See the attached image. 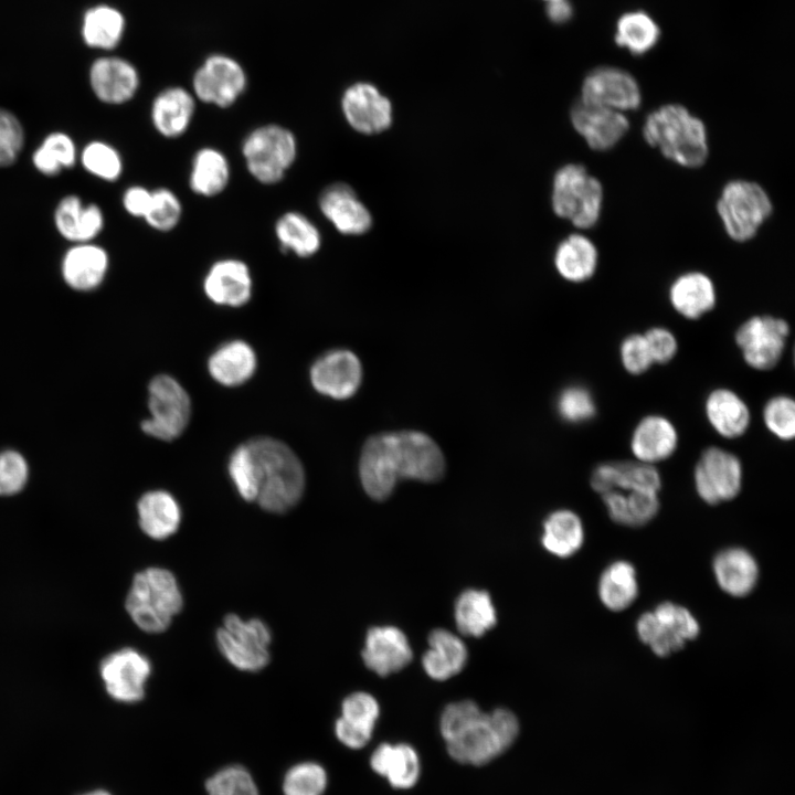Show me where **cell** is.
Instances as JSON below:
<instances>
[{
    "label": "cell",
    "instance_id": "6da1fadb",
    "mask_svg": "<svg viewBox=\"0 0 795 795\" xmlns=\"http://www.w3.org/2000/svg\"><path fill=\"white\" fill-rule=\"evenodd\" d=\"M444 469L445 460L438 445L417 431L370 437L362 448L359 464L362 486L375 500L388 498L401 478L434 481L442 477Z\"/></svg>",
    "mask_w": 795,
    "mask_h": 795
},
{
    "label": "cell",
    "instance_id": "7a4b0ae2",
    "mask_svg": "<svg viewBox=\"0 0 795 795\" xmlns=\"http://www.w3.org/2000/svg\"><path fill=\"white\" fill-rule=\"evenodd\" d=\"M642 134L650 147L681 167L699 168L707 161L706 125L683 105L666 104L649 113Z\"/></svg>",
    "mask_w": 795,
    "mask_h": 795
},
{
    "label": "cell",
    "instance_id": "3957f363",
    "mask_svg": "<svg viewBox=\"0 0 795 795\" xmlns=\"http://www.w3.org/2000/svg\"><path fill=\"white\" fill-rule=\"evenodd\" d=\"M258 477L259 506L282 513L293 508L305 488V474L295 453L284 443L269 437L247 442Z\"/></svg>",
    "mask_w": 795,
    "mask_h": 795
},
{
    "label": "cell",
    "instance_id": "277c9868",
    "mask_svg": "<svg viewBox=\"0 0 795 795\" xmlns=\"http://www.w3.org/2000/svg\"><path fill=\"white\" fill-rule=\"evenodd\" d=\"M183 597L174 575L167 569L138 572L126 596L125 607L132 622L146 633L166 630L181 611Z\"/></svg>",
    "mask_w": 795,
    "mask_h": 795
},
{
    "label": "cell",
    "instance_id": "5b68a950",
    "mask_svg": "<svg viewBox=\"0 0 795 795\" xmlns=\"http://www.w3.org/2000/svg\"><path fill=\"white\" fill-rule=\"evenodd\" d=\"M241 152L248 173L258 183H279L296 161L298 144L294 132L278 124H265L243 139Z\"/></svg>",
    "mask_w": 795,
    "mask_h": 795
},
{
    "label": "cell",
    "instance_id": "8992f818",
    "mask_svg": "<svg viewBox=\"0 0 795 795\" xmlns=\"http://www.w3.org/2000/svg\"><path fill=\"white\" fill-rule=\"evenodd\" d=\"M603 195L601 181L583 165H564L553 177L552 210L580 230L591 229L598 222Z\"/></svg>",
    "mask_w": 795,
    "mask_h": 795
},
{
    "label": "cell",
    "instance_id": "52a82bcc",
    "mask_svg": "<svg viewBox=\"0 0 795 795\" xmlns=\"http://www.w3.org/2000/svg\"><path fill=\"white\" fill-rule=\"evenodd\" d=\"M772 211L767 192L750 180L729 181L717 201V212L725 233L739 243L752 240Z\"/></svg>",
    "mask_w": 795,
    "mask_h": 795
},
{
    "label": "cell",
    "instance_id": "ba28073f",
    "mask_svg": "<svg viewBox=\"0 0 795 795\" xmlns=\"http://www.w3.org/2000/svg\"><path fill=\"white\" fill-rule=\"evenodd\" d=\"M272 634L258 618L243 619L230 614L216 632V645L224 658L243 671H259L269 661Z\"/></svg>",
    "mask_w": 795,
    "mask_h": 795
},
{
    "label": "cell",
    "instance_id": "9c48e42d",
    "mask_svg": "<svg viewBox=\"0 0 795 795\" xmlns=\"http://www.w3.org/2000/svg\"><path fill=\"white\" fill-rule=\"evenodd\" d=\"M640 640L660 657L683 647L699 635V624L685 607L670 602L659 604L654 612L643 614L636 624Z\"/></svg>",
    "mask_w": 795,
    "mask_h": 795
},
{
    "label": "cell",
    "instance_id": "30bf717a",
    "mask_svg": "<svg viewBox=\"0 0 795 795\" xmlns=\"http://www.w3.org/2000/svg\"><path fill=\"white\" fill-rule=\"evenodd\" d=\"M191 86L195 99L219 108H227L246 91L247 75L237 60L214 53L195 70Z\"/></svg>",
    "mask_w": 795,
    "mask_h": 795
},
{
    "label": "cell",
    "instance_id": "8fae6325",
    "mask_svg": "<svg viewBox=\"0 0 795 795\" xmlns=\"http://www.w3.org/2000/svg\"><path fill=\"white\" fill-rule=\"evenodd\" d=\"M149 410L151 418L142 422L144 432L162 441H172L187 427L191 403L179 382L162 374L149 384Z\"/></svg>",
    "mask_w": 795,
    "mask_h": 795
},
{
    "label": "cell",
    "instance_id": "7c38bea8",
    "mask_svg": "<svg viewBox=\"0 0 795 795\" xmlns=\"http://www.w3.org/2000/svg\"><path fill=\"white\" fill-rule=\"evenodd\" d=\"M788 333L789 326L784 319L754 316L738 328L735 342L751 368L765 371L781 360Z\"/></svg>",
    "mask_w": 795,
    "mask_h": 795
},
{
    "label": "cell",
    "instance_id": "4fadbf2b",
    "mask_svg": "<svg viewBox=\"0 0 795 795\" xmlns=\"http://www.w3.org/2000/svg\"><path fill=\"white\" fill-rule=\"evenodd\" d=\"M742 479L740 459L719 447L704 449L693 471L696 490L699 497L710 505L736 497L742 488Z\"/></svg>",
    "mask_w": 795,
    "mask_h": 795
},
{
    "label": "cell",
    "instance_id": "5bb4252c",
    "mask_svg": "<svg viewBox=\"0 0 795 795\" xmlns=\"http://www.w3.org/2000/svg\"><path fill=\"white\" fill-rule=\"evenodd\" d=\"M99 674L107 693L113 699L134 703L145 696L151 664L138 650L126 647L105 657L100 662Z\"/></svg>",
    "mask_w": 795,
    "mask_h": 795
},
{
    "label": "cell",
    "instance_id": "9a60e30c",
    "mask_svg": "<svg viewBox=\"0 0 795 795\" xmlns=\"http://www.w3.org/2000/svg\"><path fill=\"white\" fill-rule=\"evenodd\" d=\"M580 99L625 113L639 108L642 92L636 78L627 71L600 66L584 77Z\"/></svg>",
    "mask_w": 795,
    "mask_h": 795
},
{
    "label": "cell",
    "instance_id": "2e32d148",
    "mask_svg": "<svg viewBox=\"0 0 795 795\" xmlns=\"http://www.w3.org/2000/svg\"><path fill=\"white\" fill-rule=\"evenodd\" d=\"M340 106L348 125L360 134H380L392 124L390 99L371 83L357 82L348 86Z\"/></svg>",
    "mask_w": 795,
    "mask_h": 795
},
{
    "label": "cell",
    "instance_id": "e0dca14e",
    "mask_svg": "<svg viewBox=\"0 0 795 795\" xmlns=\"http://www.w3.org/2000/svg\"><path fill=\"white\" fill-rule=\"evenodd\" d=\"M573 128L592 150L606 151L614 148L629 129L625 113L603 106L574 103L570 112Z\"/></svg>",
    "mask_w": 795,
    "mask_h": 795
},
{
    "label": "cell",
    "instance_id": "ac0fdd59",
    "mask_svg": "<svg viewBox=\"0 0 795 795\" xmlns=\"http://www.w3.org/2000/svg\"><path fill=\"white\" fill-rule=\"evenodd\" d=\"M88 82L99 102L115 106L135 97L140 86V76L131 62L118 56H104L91 65Z\"/></svg>",
    "mask_w": 795,
    "mask_h": 795
},
{
    "label": "cell",
    "instance_id": "d6986e66",
    "mask_svg": "<svg viewBox=\"0 0 795 795\" xmlns=\"http://www.w3.org/2000/svg\"><path fill=\"white\" fill-rule=\"evenodd\" d=\"M314 388L333 399H348L359 389L362 367L348 350H333L319 358L310 371Z\"/></svg>",
    "mask_w": 795,
    "mask_h": 795
},
{
    "label": "cell",
    "instance_id": "ffe728a7",
    "mask_svg": "<svg viewBox=\"0 0 795 795\" xmlns=\"http://www.w3.org/2000/svg\"><path fill=\"white\" fill-rule=\"evenodd\" d=\"M318 205L322 215L343 235H361L372 226L370 211L344 182L327 186L319 195Z\"/></svg>",
    "mask_w": 795,
    "mask_h": 795
},
{
    "label": "cell",
    "instance_id": "44dd1931",
    "mask_svg": "<svg viewBox=\"0 0 795 795\" xmlns=\"http://www.w3.org/2000/svg\"><path fill=\"white\" fill-rule=\"evenodd\" d=\"M253 280L248 265L227 257L214 262L203 279L206 297L216 305L241 307L252 296Z\"/></svg>",
    "mask_w": 795,
    "mask_h": 795
},
{
    "label": "cell",
    "instance_id": "7402d4cb",
    "mask_svg": "<svg viewBox=\"0 0 795 795\" xmlns=\"http://www.w3.org/2000/svg\"><path fill=\"white\" fill-rule=\"evenodd\" d=\"M56 232L72 244L94 242L105 227V215L96 203H85L76 194H66L53 212Z\"/></svg>",
    "mask_w": 795,
    "mask_h": 795
},
{
    "label": "cell",
    "instance_id": "603a6c76",
    "mask_svg": "<svg viewBox=\"0 0 795 795\" xmlns=\"http://www.w3.org/2000/svg\"><path fill=\"white\" fill-rule=\"evenodd\" d=\"M109 268V254L95 242L72 244L63 254L61 274L74 290L88 292L97 288Z\"/></svg>",
    "mask_w": 795,
    "mask_h": 795
},
{
    "label": "cell",
    "instance_id": "cb8c5ba5",
    "mask_svg": "<svg viewBox=\"0 0 795 795\" xmlns=\"http://www.w3.org/2000/svg\"><path fill=\"white\" fill-rule=\"evenodd\" d=\"M362 658L370 670L384 677L403 669L412 659V649L398 627L375 626L365 636Z\"/></svg>",
    "mask_w": 795,
    "mask_h": 795
},
{
    "label": "cell",
    "instance_id": "d4e9b609",
    "mask_svg": "<svg viewBox=\"0 0 795 795\" xmlns=\"http://www.w3.org/2000/svg\"><path fill=\"white\" fill-rule=\"evenodd\" d=\"M197 99L182 86H169L152 99L150 120L162 137L174 139L184 135L195 115Z\"/></svg>",
    "mask_w": 795,
    "mask_h": 795
},
{
    "label": "cell",
    "instance_id": "484cf974",
    "mask_svg": "<svg viewBox=\"0 0 795 795\" xmlns=\"http://www.w3.org/2000/svg\"><path fill=\"white\" fill-rule=\"evenodd\" d=\"M591 485L601 495L611 490L658 492L661 479L654 465L642 462L605 463L593 470Z\"/></svg>",
    "mask_w": 795,
    "mask_h": 795
},
{
    "label": "cell",
    "instance_id": "4316f807",
    "mask_svg": "<svg viewBox=\"0 0 795 795\" xmlns=\"http://www.w3.org/2000/svg\"><path fill=\"white\" fill-rule=\"evenodd\" d=\"M678 445L675 425L665 416L648 415L638 422L630 438V449L638 462L654 465L669 458Z\"/></svg>",
    "mask_w": 795,
    "mask_h": 795
},
{
    "label": "cell",
    "instance_id": "83f0119b",
    "mask_svg": "<svg viewBox=\"0 0 795 795\" xmlns=\"http://www.w3.org/2000/svg\"><path fill=\"white\" fill-rule=\"evenodd\" d=\"M446 750L456 762L475 766L485 765L507 751L487 713L466 732L446 742Z\"/></svg>",
    "mask_w": 795,
    "mask_h": 795
},
{
    "label": "cell",
    "instance_id": "f1b7e54d",
    "mask_svg": "<svg viewBox=\"0 0 795 795\" xmlns=\"http://www.w3.org/2000/svg\"><path fill=\"white\" fill-rule=\"evenodd\" d=\"M668 295L672 308L687 319H699L717 303L714 284L701 272L679 275L671 283Z\"/></svg>",
    "mask_w": 795,
    "mask_h": 795
},
{
    "label": "cell",
    "instance_id": "f546056e",
    "mask_svg": "<svg viewBox=\"0 0 795 795\" xmlns=\"http://www.w3.org/2000/svg\"><path fill=\"white\" fill-rule=\"evenodd\" d=\"M371 768L399 789L413 787L420 777L417 752L409 744L382 743L370 757Z\"/></svg>",
    "mask_w": 795,
    "mask_h": 795
},
{
    "label": "cell",
    "instance_id": "4dcf8cb0",
    "mask_svg": "<svg viewBox=\"0 0 795 795\" xmlns=\"http://www.w3.org/2000/svg\"><path fill=\"white\" fill-rule=\"evenodd\" d=\"M704 411L708 422L722 437H740L750 426V410L732 390L720 388L710 392L706 399Z\"/></svg>",
    "mask_w": 795,
    "mask_h": 795
},
{
    "label": "cell",
    "instance_id": "1f68e13d",
    "mask_svg": "<svg viewBox=\"0 0 795 795\" xmlns=\"http://www.w3.org/2000/svg\"><path fill=\"white\" fill-rule=\"evenodd\" d=\"M428 650L423 655L425 672L434 680H447L460 672L468 658L463 640L444 628L434 629L428 636Z\"/></svg>",
    "mask_w": 795,
    "mask_h": 795
},
{
    "label": "cell",
    "instance_id": "d6a6232c",
    "mask_svg": "<svg viewBox=\"0 0 795 795\" xmlns=\"http://www.w3.org/2000/svg\"><path fill=\"white\" fill-rule=\"evenodd\" d=\"M713 571L722 591L736 597L751 593L759 577L756 561L742 548H730L718 553Z\"/></svg>",
    "mask_w": 795,
    "mask_h": 795
},
{
    "label": "cell",
    "instance_id": "836d02e7",
    "mask_svg": "<svg viewBox=\"0 0 795 795\" xmlns=\"http://www.w3.org/2000/svg\"><path fill=\"white\" fill-rule=\"evenodd\" d=\"M231 166L227 157L214 147H202L193 156L189 172V188L203 198L221 194L230 183Z\"/></svg>",
    "mask_w": 795,
    "mask_h": 795
},
{
    "label": "cell",
    "instance_id": "e575fe53",
    "mask_svg": "<svg viewBox=\"0 0 795 795\" xmlns=\"http://www.w3.org/2000/svg\"><path fill=\"white\" fill-rule=\"evenodd\" d=\"M137 511L140 529L155 540L172 536L181 521L179 504L163 490L145 494L138 501Z\"/></svg>",
    "mask_w": 795,
    "mask_h": 795
},
{
    "label": "cell",
    "instance_id": "d590c367",
    "mask_svg": "<svg viewBox=\"0 0 795 795\" xmlns=\"http://www.w3.org/2000/svg\"><path fill=\"white\" fill-rule=\"evenodd\" d=\"M597 259L596 246L580 233L563 239L554 253V266L558 273L571 283L589 280L596 271Z\"/></svg>",
    "mask_w": 795,
    "mask_h": 795
},
{
    "label": "cell",
    "instance_id": "8d00e7d4",
    "mask_svg": "<svg viewBox=\"0 0 795 795\" xmlns=\"http://www.w3.org/2000/svg\"><path fill=\"white\" fill-rule=\"evenodd\" d=\"M274 233L284 252L300 258L316 255L321 247V234L317 225L298 211H287L275 222Z\"/></svg>",
    "mask_w": 795,
    "mask_h": 795
},
{
    "label": "cell",
    "instance_id": "74e56055",
    "mask_svg": "<svg viewBox=\"0 0 795 795\" xmlns=\"http://www.w3.org/2000/svg\"><path fill=\"white\" fill-rule=\"evenodd\" d=\"M256 369L254 350L235 340L220 347L209 360V371L223 385L235 386L247 381Z\"/></svg>",
    "mask_w": 795,
    "mask_h": 795
},
{
    "label": "cell",
    "instance_id": "f35d334b",
    "mask_svg": "<svg viewBox=\"0 0 795 795\" xmlns=\"http://www.w3.org/2000/svg\"><path fill=\"white\" fill-rule=\"evenodd\" d=\"M454 616L458 630L471 637L483 636L497 621L490 595L476 589L466 590L458 596Z\"/></svg>",
    "mask_w": 795,
    "mask_h": 795
},
{
    "label": "cell",
    "instance_id": "ab89813d",
    "mask_svg": "<svg viewBox=\"0 0 795 795\" xmlns=\"http://www.w3.org/2000/svg\"><path fill=\"white\" fill-rule=\"evenodd\" d=\"M541 540L550 553L560 558L571 556L583 544L582 521L573 511L556 510L545 519Z\"/></svg>",
    "mask_w": 795,
    "mask_h": 795
},
{
    "label": "cell",
    "instance_id": "60d3db41",
    "mask_svg": "<svg viewBox=\"0 0 795 795\" xmlns=\"http://www.w3.org/2000/svg\"><path fill=\"white\" fill-rule=\"evenodd\" d=\"M125 26V18L118 9L100 4L86 11L82 35L92 47L112 50L121 41Z\"/></svg>",
    "mask_w": 795,
    "mask_h": 795
},
{
    "label": "cell",
    "instance_id": "b9f144b4",
    "mask_svg": "<svg viewBox=\"0 0 795 795\" xmlns=\"http://www.w3.org/2000/svg\"><path fill=\"white\" fill-rule=\"evenodd\" d=\"M638 584L634 566L626 561L612 563L601 575L598 595L611 611L627 608L637 597Z\"/></svg>",
    "mask_w": 795,
    "mask_h": 795
},
{
    "label": "cell",
    "instance_id": "7bdbcfd3",
    "mask_svg": "<svg viewBox=\"0 0 795 795\" xmlns=\"http://www.w3.org/2000/svg\"><path fill=\"white\" fill-rule=\"evenodd\" d=\"M660 30L644 11L626 12L616 23L615 42L635 55L645 54L658 42Z\"/></svg>",
    "mask_w": 795,
    "mask_h": 795
},
{
    "label": "cell",
    "instance_id": "ee69618b",
    "mask_svg": "<svg viewBox=\"0 0 795 795\" xmlns=\"http://www.w3.org/2000/svg\"><path fill=\"white\" fill-rule=\"evenodd\" d=\"M78 161L87 173L105 182L117 181L124 171L119 151L103 140L87 142L78 153Z\"/></svg>",
    "mask_w": 795,
    "mask_h": 795
},
{
    "label": "cell",
    "instance_id": "f6af8a7d",
    "mask_svg": "<svg viewBox=\"0 0 795 795\" xmlns=\"http://www.w3.org/2000/svg\"><path fill=\"white\" fill-rule=\"evenodd\" d=\"M328 786L326 768L316 761H301L284 774L283 795H324Z\"/></svg>",
    "mask_w": 795,
    "mask_h": 795
},
{
    "label": "cell",
    "instance_id": "bcb514c9",
    "mask_svg": "<svg viewBox=\"0 0 795 795\" xmlns=\"http://www.w3.org/2000/svg\"><path fill=\"white\" fill-rule=\"evenodd\" d=\"M206 795H259L258 786L251 772L240 765L221 767L204 783Z\"/></svg>",
    "mask_w": 795,
    "mask_h": 795
},
{
    "label": "cell",
    "instance_id": "7dc6e473",
    "mask_svg": "<svg viewBox=\"0 0 795 795\" xmlns=\"http://www.w3.org/2000/svg\"><path fill=\"white\" fill-rule=\"evenodd\" d=\"M182 212L179 197L168 188H158L152 190L151 202L142 220L156 231L169 232L177 227Z\"/></svg>",
    "mask_w": 795,
    "mask_h": 795
},
{
    "label": "cell",
    "instance_id": "c3c4849f",
    "mask_svg": "<svg viewBox=\"0 0 795 795\" xmlns=\"http://www.w3.org/2000/svg\"><path fill=\"white\" fill-rule=\"evenodd\" d=\"M229 473L241 497L247 501L256 500L258 495L257 469L247 443L233 452L229 463Z\"/></svg>",
    "mask_w": 795,
    "mask_h": 795
},
{
    "label": "cell",
    "instance_id": "681fc988",
    "mask_svg": "<svg viewBox=\"0 0 795 795\" xmlns=\"http://www.w3.org/2000/svg\"><path fill=\"white\" fill-rule=\"evenodd\" d=\"M477 703L462 700L448 704L439 720L441 734L448 742L475 725L484 716Z\"/></svg>",
    "mask_w": 795,
    "mask_h": 795
},
{
    "label": "cell",
    "instance_id": "f907efd6",
    "mask_svg": "<svg viewBox=\"0 0 795 795\" xmlns=\"http://www.w3.org/2000/svg\"><path fill=\"white\" fill-rule=\"evenodd\" d=\"M766 428L781 441H792L795 435V402L787 395L770 399L763 409Z\"/></svg>",
    "mask_w": 795,
    "mask_h": 795
},
{
    "label": "cell",
    "instance_id": "816d5d0a",
    "mask_svg": "<svg viewBox=\"0 0 795 795\" xmlns=\"http://www.w3.org/2000/svg\"><path fill=\"white\" fill-rule=\"evenodd\" d=\"M379 716L380 707L375 698L368 692L357 691L343 699L339 718L351 725L373 731Z\"/></svg>",
    "mask_w": 795,
    "mask_h": 795
},
{
    "label": "cell",
    "instance_id": "f5cc1de1",
    "mask_svg": "<svg viewBox=\"0 0 795 795\" xmlns=\"http://www.w3.org/2000/svg\"><path fill=\"white\" fill-rule=\"evenodd\" d=\"M559 414L568 422L581 423L591 420L596 412V405L591 392L583 386H569L559 395Z\"/></svg>",
    "mask_w": 795,
    "mask_h": 795
},
{
    "label": "cell",
    "instance_id": "db71d44e",
    "mask_svg": "<svg viewBox=\"0 0 795 795\" xmlns=\"http://www.w3.org/2000/svg\"><path fill=\"white\" fill-rule=\"evenodd\" d=\"M28 479V465L17 452L7 451L0 454V495L9 496L19 492Z\"/></svg>",
    "mask_w": 795,
    "mask_h": 795
},
{
    "label": "cell",
    "instance_id": "11a10c76",
    "mask_svg": "<svg viewBox=\"0 0 795 795\" xmlns=\"http://www.w3.org/2000/svg\"><path fill=\"white\" fill-rule=\"evenodd\" d=\"M625 512L626 526L638 527L650 521L658 512V492L626 491Z\"/></svg>",
    "mask_w": 795,
    "mask_h": 795
},
{
    "label": "cell",
    "instance_id": "9f6ffc18",
    "mask_svg": "<svg viewBox=\"0 0 795 795\" xmlns=\"http://www.w3.org/2000/svg\"><path fill=\"white\" fill-rule=\"evenodd\" d=\"M621 361L630 374H642L654 363L644 335L627 336L621 343Z\"/></svg>",
    "mask_w": 795,
    "mask_h": 795
},
{
    "label": "cell",
    "instance_id": "6f0895ef",
    "mask_svg": "<svg viewBox=\"0 0 795 795\" xmlns=\"http://www.w3.org/2000/svg\"><path fill=\"white\" fill-rule=\"evenodd\" d=\"M39 147L62 169H71L78 160L74 139L64 131H51Z\"/></svg>",
    "mask_w": 795,
    "mask_h": 795
},
{
    "label": "cell",
    "instance_id": "680465c9",
    "mask_svg": "<svg viewBox=\"0 0 795 795\" xmlns=\"http://www.w3.org/2000/svg\"><path fill=\"white\" fill-rule=\"evenodd\" d=\"M654 363H667L677 353L678 342L674 333L662 327H654L644 335Z\"/></svg>",
    "mask_w": 795,
    "mask_h": 795
},
{
    "label": "cell",
    "instance_id": "91938a15",
    "mask_svg": "<svg viewBox=\"0 0 795 795\" xmlns=\"http://www.w3.org/2000/svg\"><path fill=\"white\" fill-rule=\"evenodd\" d=\"M0 140L18 155L25 144V130L21 120L14 113L3 107H0Z\"/></svg>",
    "mask_w": 795,
    "mask_h": 795
},
{
    "label": "cell",
    "instance_id": "94428289",
    "mask_svg": "<svg viewBox=\"0 0 795 795\" xmlns=\"http://www.w3.org/2000/svg\"><path fill=\"white\" fill-rule=\"evenodd\" d=\"M152 190L139 184L128 187L121 197V204L130 216L144 219L150 202Z\"/></svg>",
    "mask_w": 795,
    "mask_h": 795
},
{
    "label": "cell",
    "instance_id": "6125c7cd",
    "mask_svg": "<svg viewBox=\"0 0 795 795\" xmlns=\"http://www.w3.org/2000/svg\"><path fill=\"white\" fill-rule=\"evenodd\" d=\"M373 731L351 725L338 718L335 723V734L338 741L351 750L365 746L372 738Z\"/></svg>",
    "mask_w": 795,
    "mask_h": 795
},
{
    "label": "cell",
    "instance_id": "be15d7a7",
    "mask_svg": "<svg viewBox=\"0 0 795 795\" xmlns=\"http://www.w3.org/2000/svg\"><path fill=\"white\" fill-rule=\"evenodd\" d=\"M573 8L568 0L549 1L547 15L554 23H564L572 18Z\"/></svg>",
    "mask_w": 795,
    "mask_h": 795
},
{
    "label": "cell",
    "instance_id": "e7e4bbea",
    "mask_svg": "<svg viewBox=\"0 0 795 795\" xmlns=\"http://www.w3.org/2000/svg\"><path fill=\"white\" fill-rule=\"evenodd\" d=\"M18 157V153L0 140V168H8L12 166L17 161Z\"/></svg>",
    "mask_w": 795,
    "mask_h": 795
},
{
    "label": "cell",
    "instance_id": "03108f58",
    "mask_svg": "<svg viewBox=\"0 0 795 795\" xmlns=\"http://www.w3.org/2000/svg\"><path fill=\"white\" fill-rule=\"evenodd\" d=\"M82 795H112V794L108 793V792H106V791H104V789H96V791L88 792V793H85V794H82Z\"/></svg>",
    "mask_w": 795,
    "mask_h": 795
},
{
    "label": "cell",
    "instance_id": "003e7915",
    "mask_svg": "<svg viewBox=\"0 0 795 795\" xmlns=\"http://www.w3.org/2000/svg\"><path fill=\"white\" fill-rule=\"evenodd\" d=\"M547 1L549 2V1H553V0H547Z\"/></svg>",
    "mask_w": 795,
    "mask_h": 795
}]
</instances>
